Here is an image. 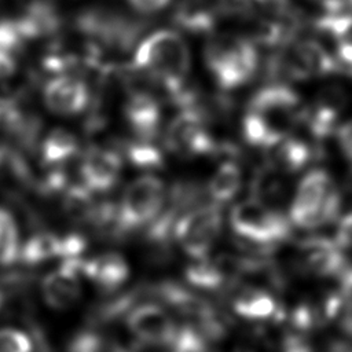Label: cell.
I'll use <instances>...</instances> for the list:
<instances>
[{
  "label": "cell",
  "instance_id": "1",
  "mask_svg": "<svg viewBox=\"0 0 352 352\" xmlns=\"http://www.w3.org/2000/svg\"><path fill=\"white\" fill-rule=\"evenodd\" d=\"M132 67L162 87L173 99L184 89L191 70V51L179 32L160 29L138 44Z\"/></svg>",
  "mask_w": 352,
  "mask_h": 352
},
{
  "label": "cell",
  "instance_id": "2",
  "mask_svg": "<svg viewBox=\"0 0 352 352\" xmlns=\"http://www.w3.org/2000/svg\"><path fill=\"white\" fill-rule=\"evenodd\" d=\"M204 59L214 81L223 89L242 87L254 76L258 66L254 44L232 33L210 37L205 45Z\"/></svg>",
  "mask_w": 352,
  "mask_h": 352
},
{
  "label": "cell",
  "instance_id": "3",
  "mask_svg": "<svg viewBox=\"0 0 352 352\" xmlns=\"http://www.w3.org/2000/svg\"><path fill=\"white\" fill-rule=\"evenodd\" d=\"M340 209V195L331 177L322 169L308 172L298 183L290 220L300 228H314L331 221Z\"/></svg>",
  "mask_w": 352,
  "mask_h": 352
},
{
  "label": "cell",
  "instance_id": "4",
  "mask_svg": "<svg viewBox=\"0 0 352 352\" xmlns=\"http://www.w3.org/2000/svg\"><path fill=\"white\" fill-rule=\"evenodd\" d=\"M230 226L238 238L258 248L275 245L290 232L287 219L258 198L238 202L230 212Z\"/></svg>",
  "mask_w": 352,
  "mask_h": 352
},
{
  "label": "cell",
  "instance_id": "5",
  "mask_svg": "<svg viewBox=\"0 0 352 352\" xmlns=\"http://www.w3.org/2000/svg\"><path fill=\"white\" fill-rule=\"evenodd\" d=\"M166 194L164 182L157 176L143 175L133 179L117 205L120 235L148 227L161 213Z\"/></svg>",
  "mask_w": 352,
  "mask_h": 352
},
{
  "label": "cell",
  "instance_id": "6",
  "mask_svg": "<svg viewBox=\"0 0 352 352\" xmlns=\"http://www.w3.org/2000/svg\"><path fill=\"white\" fill-rule=\"evenodd\" d=\"M223 230L220 205L201 204L187 209L176 221L173 235L183 252L192 260L206 258Z\"/></svg>",
  "mask_w": 352,
  "mask_h": 352
},
{
  "label": "cell",
  "instance_id": "7",
  "mask_svg": "<svg viewBox=\"0 0 352 352\" xmlns=\"http://www.w3.org/2000/svg\"><path fill=\"white\" fill-rule=\"evenodd\" d=\"M77 28L95 43L116 50L129 48L142 30L139 21L107 8H89L76 19Z\"/></svg>",
  "mask_w": 352,
  "mask_h": 352
},
{
  "label": "cell",
  "instance_id": "8",
  "mask_svg": "<svg viewBox=\"0 0 352 352\" xmlns=\"http://www.w3.org/2000/svg\"><path fill=\"white\" fill-rule=\"evenodd\" d=\"M166 148L183 158H192L213 153L216 143L205 125L201 109H182L169 122L165 138Z\"/></svg>",
  "mask_w": 352,
  "mask_h": 352
},
{
  "label": "cell",
  "instance_id": "9",
  "mask_svg": "<svg viewBox=\"0 0 352 352\" xmlns=\"http://www.w3.org/2000/svg\"><path fill=\"white\" fill-rule=\"evenodd\" d=\"M274 70L293 80H307L312 76H324L336 72L337 63L336 58L319 43L301 40L274 60Z\"/></svg>",
  "mask_w": 352,
  "mask_h": 352
},
{
  "label": "cell",
  "instance_id": "10",
  "mask_svg": "<svg viewBox=\"0 0 352 352\" xmlns=\"http://www.w3.org/2000/svg\"><path fill=\"white\" fill-rule=\"evenodd\" d=\"M298 95L280 82L260 88L249 100L248 111L261 116L278 133L287 135V125L297 114Z\"/></svg>",
  "mask_w": 352,
  "mask_h": 352
},
{
  "label": "cell",
  "instance_id": "11",
  "mask_svg": "<svg viewBox=\"0 0 352 352\" xmlns=\"http://www.w3.org/2000/svg\"><path fill=\"white\" fill-rule=\"evenodd\" d=\"M81 264L82 258L62 260L56 270L41 279V294L50 308L66 311L80 300Z\"/></svg>",
  "mask_w": 352,
  "mask_h": 352
},
{
  "label": "cell",
  "instance_id": "12",
  "mask_svg": "<svg viewBox=\"0 0 352 352\" xmlns=\"http://www.w3.org/2000/svg\"><path fill=\"white\" fill-rule=\"evenodd\" d=\"M122 160L118 151L103 146L89 147L81 160V184L91 192H106L120 179Z\"/></svg>",
  "mask_w": 352,
  "mask_h": 352
},
{
  "label": "cell",
  "instance_id": "13",
  "mask_svg": "<svg viewBox=\"0 0 352 352\" xmlns=\"http://www.w3.org/2000/svg\"><path fill=\"white\" fill-rule=\"evenodd\" d=\"M45 107L58 116H76L82 113L89 103L87 84L70 74H59L48 80L43 88Z\"/></svg>",
  "mask_w": 352,
  "mask_h": 352
},
{
  "label": "cell",
  "instance_id": "14",
  "mask_svg": "<svg viewBox=\"0 0 352 352\" xmlns=\"http://www.w3.org/2000/svg\"><path fill=\"white\" fill-rule=\"evenodd\" d=\"M126 326L139 341L166 342L179 324L161 304L144 301L126 314Z\"/></svg>",
  "mask_w": 352,
  "mask_h": 352
},
{
  "label": "cell",
  "instance_id": "15",
  "mask_svg": "<svg viewBox=\"0 0 352 352\" xmlns=\"http://www.w3.org/2000/svg\"><path fill=\"white\" fill-rule=\"evenodd\" d=\"M124 117L139 140L151 142L160 133L161 106L153 94L131 91L124 103Z\"/></svg>",
  "mask_w": 352,
  "mask_h": 352
},
{
  "label": "cell",
  "instance_id": "16",
  "mask_svg": "<svg viewBox=\"0 0 352 352\" xmlns=\"http://www.w3.org/2000/svg\"><path fill=\"white\" fill-rule=\"evenodd\" d=\"M300 260L304 270L318 276L341 274L345 260L334 241L323 236H312L300 243Z\"/></svg>",
  "mask_w": 352,
  "mask_h": 352
},
{
  "label": "cell",
  "instance_id": "17",
  "mask_svg": "<svg viewBox=\"0 0 352 352\" xmlns=\"http://www.w3.org/2000/svg\"><path fill=\"white\" fill-rule=\"evenodd\" d=\"M81 275H85L102 290L111 293L126 282L129 276V265L121 254L107 252L82 260Z\"/></svg>",
  "mask_w": 352,
  "mask_h": 352
},
{
  "label": "cell",
  "instance_id": "18",
  "mask_svg": "<svg viewBox=\"0 0 352 352\" xmlns=\"http://www.w3.org/2000/svg\"><path fill=\"white\" fill-rule=\"evenodd\" d=\"M15 21L25 40L51 36L60 28V14L48 0L32 1Z\"/></svg>",
  "mask_w": 352,
  "mask_h": 352
},
{
  "label": "cell",
  "instance_id": "19",
  "mask_svg": "<svg viewBox=\"0 0 352 352\" xmlns=\"http://www.w3.org/2000/svg\"><path fill=\"white\" fill-rule=\"evenodd\" d=\"M234 312L249 320H267L279 315V308L271 293L257 286L239 289L232 298Z\"/></svg>",
  "mask_w": 352,
  "mask_h": 352
},
{
  "label": "cell",
  "instance_id": "20",
  "mask_svg": "<svg viewBox=\"0 0 352 352\" xmlns=\"http://www.w3.org/2000/svg\"><path fill=\"white\" fill-rule=\"evenodd\" d=\"M216 18L214 6L208 0H182L173 14L175 23L191 33L210 32Z\"/></svg>",
  "mask_w": 352,
  "mask_h": 352
},
{
  "label": "cell",
  "instance_id": "21",
  "mask_svg": "<svg viewBox=\"0 0 352 352\" xmlns=\"http://www.w3.org/2000/svg\"><path fill=\"white\" fill-rule=\"evenodd\" d=\"M242 186V170L234 161H223L208 182L212 202L221 205L235 198Z\"/></svg>",
  "mask_w": 352,
  "mask_h": 352
},
{
  "label": "cell",
  "instance_id": "22",
  "mask_svg": "<svg viewBox=\"0 0 352 352\" xmlns=\"http://www.w3.org/2000/svg\"><path fill=\"white\" fill-rule=\"evenodd\" d=\"M271 153V166L280 172H298L309 160L308 146L293 136H283L268 148Z\"/></svg>",
  "mask_w": 352,
  "mask_h": 352
},
{
  "label": "cell",
  "instance_id": "23",
  "mask_svg": "<svg viewBox=\"0 0 352 352\" xmlns=\"http://www.w3.org/2000/svg\"><path fill=\"white\" fill-rule=\"evenodd\" d=\"M78 148V139L73 132L66 128H55L44 138L40 154L44 164L59 165L76 157Z\"/></svg>",
  "mask_w": 352,
  "mask_h": 352
},
{
  "label": "cell",
  "instance_id": "24",
  "mask_svg": "<svg viewBox=\"0 0 352 352\" xmlns=\"http://www.w3.org/2000/svg\"><path fill=\"white\" fill-rule=\"evenodd\" d=\"M60 249L62 236L50 231H40L21 245L18 260L26 265H37L56 257L59 258Z\"/></svg>",
  "mask_w": 352,
  "mask_h": 352
},
{
  "label": "cell",
  "instance_id": "25",
  "mask_svg": "<svg viewBox=\"0 0 352 352\" xmlns=\"http://www.w3.org/2000/svg\"><path fill=\"white\" fill-rule=\"evenodd\" d=\"M184 276L191 286L209 292L219 290L228 282L227 275L220 268L216 258L212 260L208 257L194 260V263L186 268Z\"/></svg>",
  "mask_w": 352,
  "mask_h": 352
},
{
  "label": "cell",
  "instance_id": "26",
  "mask_svg": "<svg viewBox=\"0 0 352 352\" xmlns=\"http://www.w3.org/2000/svg\"><path fill=\"white\" fill-rule=\"evenodd\" d=\"M242 133L245 140L254 147L268 150L283 136L278 133L261 116L248 111L242 118Z\"/></svg>",
  "mask_w": 352,
  "mask_h": 352
},
{
  "label": "cell",
  "instance_id": "27",
  "mask_svg": "<svg viewBox=\"0 0 352 352\" xmlns=\"http://www.w3.org/2000/svg\"><path fill=\"white\" fill-rule=\"evenodd\" d=\"M19 232L14 216L0 208V265L7 267L19 258Z\"/></svg>",
  "mask_w": 352,
  "mask_h": 352
},
{
  "label": "cell",
  "instance_id": "28",
  "mask_svg": "<svg viewBox=\"0 0 352 352\" xmlns=\"http://www.w3.org/2000/svg\"><path fill=\"white\" fill-rule=\"evenodd\" d=\"M126 160L136 168L143 170H155L162 166L164 157L160 148L151 144V142H144L136 139L129 142L124 148Z\"/></svg>",
  "mask_w": 352,
  "mask_h": 352
},
{
  "label": "cell",
  "instance_id": "29",
  "mask_svg": "<svg viewBox=\"0 0 352 352\" xmlns=\"http://www.w3.org/2000/svg\"><path fill=\"white\" fill-rule=\"evenodd\" d=\"M29 336L16 329H0V352H32Z\"/></svg>",
  "mask_w": 352,
  "mask_h": 352
},
{
  "label": "cell",
  "instance_id": "30",
  "mask_svg": "<svg viewBox=\"0 0 352 352\" xmlns=\"http://www.w3.org/2000/svg\"><path fill=\"white\" fill-rule=\"evenodd\" d=\"M69 352H106V345L102 337L94 333H81L72 340Z\"/></svg>",
  "mask_w": 352,
  "mask_h": 352
},
{
  "label": "cell",
  "instance_id": "31",
  "mask_svg": "<svg viewBox=\"0 0 352 352\" xmlns=\"http://www.w3.org/2000/svg\"><path fill=\"white\" fill-rule=\"evenodd\" d=\"M271 342L258 333L242 337L232 352H271Z\"/></svg>",
  "mask_w": 352,
  "mask_h": 352
},
{
  "label": "cell",
  "instance_id": "32",
  "mask_svg": "<svg viewBox=\"0 0 352 352\" xmlns=\"http://www.w3.org/2000/svg\"><path fill=\"white\" fill-rule=\"evenodd\" d=\"M334 242L340 249L352 250V212L344 214L340 219Z\"/></svg>",
  "mask_w": 352,
  "mask_h": 352
},
{
  "label": "cell",
  "instance_id": "33",
  "mask_svg": "<svg viewBox=\"0 0 352 352\" xmlns=\"http://www.w3.org/2000/svg\"><path fill=\"white\" fill-rule=\"evenodd\" d=\"M170 0H128L133 10L140 14H153L164 10Z\"/></svg>",
  "mask_w": 352,
  "mask_h": 352
},
{
  "label": "cell",
  "instance_id": "34",
  "mask_svg": "<svg viewBox=\"0 0 352 352\" xmlns=\"http://www.w3.org/2000/svg\"><path fill=\"white\" fill-rule=\"evenodd\" d=\"M338 143L344 154L352 161V120L344 122L338 128Z\"/></svg>",
  "mask_w": 352,
  "mask_h": 352
},
{
  "label": "cell",
  "instance_id": "35",
  "mask_svg": "<svg viewBox=\"0 0 352 352\" xmlns=\"http://www.w3.org/2000/svg\"><path fill=\"white\" fill-rule=\"evenodd\" d=\"M282 352H314V349L305 342L304 337L290 334L283 340Z\"/></svg>",
  "mask_w": 352,
  "mask_h": 352
},
{
  "label": "cell",
  "instance_id": "36",
  "mask_svg": "<svg viewBox=\"0 0 352 352\" xmlns=\"http://www.w3.org/2000/svg\"><path fill=\"white\" fill-rule=\"evenodd\" d=\"M16 72L15 55L0 50V81H4L14 76Z\"/></svg>",
  "mask_w": 352,
  "mask_h": 352
},
{
  "label": "cell",
  "instance_id": "37",
  "mask_svg": "<svg viewBox=\"0 0 352 352\" xmlns=\"http://www.w3.org/2000/svg\"><path fill=\"white\" fill-rule=\"evenodd\" d=\"M330 352H352V344L336 342L334 345H331Z\"/></svg>",
  "mask_w": 352,
  "mask_h": 352
},
{
  "label": "cell",
  "instance_id": "38",
  "mask_svg": "<svg viewBox=\"0 0 352 352\" xmlns=\"http://www.w3.org/2000/svg\"><path fill=\"white\" fill-rule=\"evenodd\" d=\"M8 158H10V150H7L6 147L0 146V170L8 165Z\"/></svg>",
  "mask_w": 352,
  "mask_h": 352
},
{
  "label": "cell",
  "instance_id": "39",
  "mask_svg": "<svg viewBox=\"0 0 352 352\" xmlns=\"http://www.w3.org/2000/svg\"><path fill=\"white\" fill-rule=\"evenodd\" d=\"M4 302H6V296H4V293L0 290V309H1V307L4 305Z\"/></svg>",
  "mask_w": 352,
  "mask_h": 352
},
{
  "label": "cell",
  "instance_id": "40",
  "mask_svg": "<svg viewBox=\"0 0 352 352\" xmlns=\"http://www.w3.org/2000/svg\"><path fill=\"white\" fill-rule=\"evenodd\" d=\"M111 352H131L129 349H124V348H120V346H114L111 349Z\"/></svg>",
  "mask_w": 352,
  "mask_h": 352
}]
</instances>
